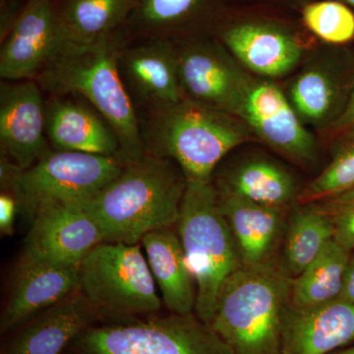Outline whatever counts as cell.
<instances>
[{
  "instance_id": "6da1fadb",
  "label": "cell",
  "mask_w": 354,
  "mask_h": 354,
  "mask_svg": "<svg viewBox=\"0 0 354 354\" xmlns=\"http://www.w3.org/2000/svg\"><path fill=\"white\" fill-rule=\"evenodd\" d=\"M129 41L124 32L85 46H62L36 81L51 95H75L113 128L124 165L146 156L138 111L121 77L118 57Z\"/></svg>"
},
{
  "instance_id": "7a4b0ae2",
  "label": "cell",
  "mask_w": 354,
  "mask_h": 354,
  "mask_svg": "<svg viewBox=\"0 0 354 354\" xmlns=\"http://www.w3.org/2000/svg\"><path fill=\"white\" fill-rule=\"evenodd\" d=\"M186 186L174 160L146 155L125 165L84 208L101 227L104 241L138 244L149 232L176 227Z\"/></svg>"
},
{
  "instance_id": "3957f363",
  "label": "cell",
  "mask_w": 354,
  "mask_h": 354,
  "mask_svg": "<svg viewBox=\"0 0 354 354\" xmlns=\"http://www.w3.org/2000/svg\"><path fill=\"white\" fill-rule=\"evenodd\" d=\"M290 283L279 262L241 268L225 281L209 327L234 354H283Z\"/></svg>"
},
{
  "instance_id": "277c9868",
  "label": "cell",
  "mask_w": 354,
  "mask_h": 354,
  "mask_svg": "<svg viewBox=\"0 0 354 354\" xmlns=\"http://www.w3.org/2000/svg\"><path fill=\"white\" fill-rule=\"evenodd\" d=\"M138 115L146 155L171 158L187 181H212L216 165L247 139L230 114L187 99Z\"/></svg>"
},
{
  "instance_id": "5b68a950",
  "label": "cell",
  "mask_w": 354,
  "mask_h": 354,
  "mask_svg": "<svg viewBox=\"0 0 354 354\" xmlns=\"http://www.w3.org/2000/svg\"><path fill=\"white\" fill-rule=\"evenodd\" d=\"M176 227L196 283L195 314L209 326L225 281L243 267L215 184L187 181Z\"/></svg>"
},
{
  "instance_id": "8992f818",
  "label": "cell",
  "mask_w": 354,
  "mask_h": 354,
  "mask_svg": "<svg viewBox=\"0 0 354 354\" xmlns=\"http://www.w3.org/2000/svg\"><path fill=\"white\" fill-rule=\"evenodd\" d=\"M64 354H234L195 313L95 324Z\"/></svg>"
},
{
  "instance_id": "52a82bcc",
  "label": "cell",
  "mask_w": 354,
  "mask_h": 354,
  "mask_svg": "<svg viewBox=\"0 0 354 354\" xmlns=\"http://www.w3.org/2000/svg\"><path fill=\"white\" fill-rule=\"evenodd\" d=\"M79 288L104 319L152 315L162 308L141 243L104 241L95 246L81 262Z\"/></svg>"
},
{
  "instance_id": "ba28073f",
  "label": "cell",
  "mask_w": 354,
  "mask_h": 354,
  "mask_svg": "<svg viewBox=\"0 0 354 354\" xmlns=\"http://www.w3.org/2000/svg\"><path fill=\"white\" fill-rule=\"evenodd\" d=\"M116 158L51 150L39 162L21 171L10 187L21 213L30 221L50 205L84 207L124 167Z\"/></svg>"
},
{
  "instance_id": "9c48e42d",
  "label": "cell",
  "mask_w": 354,
  "mask_h": 354,
  "mask_svg": "<svg viewBox=\"0 0 354 354\" xmlns=\"http://www.w3.org/2000/svg\"><path fill=\"white\" fill-rule=\"evenodd\" d=\"M64 46L55 0H28L1 39L2 80H36Z\"/></svg>"
},
{
  "instance_id": "30bf717a",
  "label": "cell",
  "mask_w": 354,
  "mask_h": 354,
  "mask_svg": "<svg viewBox=\"0 0 354 354\" xmlns=\"http://www.w3.org/2000/svg\"><path fill=\"white\" fill-rule=\"evenodd\" d=\"M121 48L118 66L137 111H153L185 99L179 79L176 44L136 39Z\"/></svg>"
},
{
  "instance_id": "8fae6325",
  "label": "cell",
  "mask_w": 354,
  "mask_h": 354,
  "mask_svg": "<svg viewBox=\"0 0 354 354\" xmlns=\"http://www.w3.org/2000/svg\"><path fill=\"white\" fill-rule=\"evenodd\" d=\"M43 92L36 80L8 81L0 87V153L23 171L53 150Z\"/></svg>"
},
{
  "instance_id": "7c38bea8",
  "label": "cell",
  "mask_w": 354,
  "mask_h": 354,
  "mask_svg": "<svg viewBox=\"0 0 354 354\" xmlns=\"http://www.w3.org/2000/svg\"><path fill=\"white\" fill-rule=\"evenodd\" d=\"M104 241L101 227L84 207L50 205L32 218L23 254L50 264L78 267Z\"/></svg>"
},
{
  "instance_id": "4fadbf2b",
  "label": "cell",
  "mask_w": 354,
  "mask_h": 354,
  "mask_svg": "<svg viewBox=\"0 0 354 354\" xmlns=\"http://www.w3.org/2000/svg\"><path fill=\"white\" fill-rule=\"evenodd\" d=\"M176 53L185 99L230 115L241 113L248 87L220 48L188 44L176 46Z\"/></svg>"
},
{
  "instance_id": "5bb4252c",
  "label": "cell",
  "mask_w": 354,
  "mask_h": 354,
  "mask_svg": "<svg viewBox=\"0 0 354 354\" xmlns=\"http://www.w3.org/2000/svg\"><path fill=\"white\" fill-rule=\"evenodd\" d=\"M79 286L80 266L50 264L23 254L0 317V332L7 334L15 330L68 297Z\"/></svg>"
},
{
  "instance_id": "9a60e30c",
  "label": "cell",
  "mask_w": 354,
  "mask_h": 354,
  "mask_svg": "<svg viewBox=\"0 0 354 354\" xmlns=\"http://www.w3.org/2000/svg\"><path fill=\"white\" fill-rule=\"evenodd\" d=\"M104 316L80 288L15 330L1 354H64L83 330Z\"/></svg>"
},
{
  "instance_id": "2e32d148",
  "label": "cell",
  "mask_w": 354,
  "mask_h": 354,
  "mask_svg": "<svg viewBox=\"0 0 354 354\" xmlns=\"http://www.w3.org/2000/svg\"><path fill=\"white\" fill-rule=\"evenodd\" d=\"M216 188L243 267L279 262L277 255L283 245L288 209L265 206Z\"/></svg>"
},
{
  "instance_id": "e0dca14e",
  "label": "cell",
  "mask_w": 354,
  "mask_h": 354,
  "mask_svg": "<svg viewBox=\"0 0 354 354\" xmlns=\"http://www.w3.org/2000/svg\"><path fill=\"white\" fill-rule=\"evenodd\" d=\"M241 114L254 131L279 152L300 162L313 160V138L274 84L260 83L247 88Z\"/></svg>"
},
{
  "instance_id": "ac0fdd59",
  "label": "cell",
  "mask_w": 354,
  "mask_h": 354,
  "mask_svg": "<svg viewBox=\"0 0 354 354\" xmlns=\"http://www.w3.org/2000/svg\"><path fill=\"white\" fill-rule=\"evenodd\" d=\"M46 131L53 150L120 160V142L113 128L81 97L50 95L46 101Z\"/></svg>"
},
{
  "instance_id": "d6986e66",
  "label": "cell",
  "mask_w": 354,
  "mask_h": 354,
  "mask_svg": "<svg viewBox=\"0 0 354 354\" xmlns=\"http://www.w3.org/2000/svg\"><path fill=\"white\" fill-rule=\"evenodd\" d=\"M354 341V304L341 299L308 308L288 304L283 354H330Z\"/></svg>"
},
{
  "instance_id": "ffe728a7",
  "label": "cell",
  "mask_w": 354,
  "mask_h": 354,
  "mask_svg": "<svg viewBox=\"0 0 354 354\" xmlns=\"http://www.w3.org/2000/svg\"><path fill=\"white\" fill-rule=\"evenodd\" d=\"M174 227L153 230L141 239L162 304L171 313H195L197 286Z\"/></svg>"
},
{
  "instance_id": "44dd1931",
  "label": "cell",
  "mask_w": 354,
  "mask_h": 354,
  "mask_svg": "<svg viewBox=\"0 0 354 354\" xmlns=\"http://www.w3.org/2000/svg\"><path fill=\"white\" fill-rule=\"evenodd\" d=\"M223 39L242 64L263 76L285 75L301 57L295 39L267 26H234L223 32Z\"/></svg>"
},
{
  "instance_id": "7402d4cb",
  "label": "cell",
  "mask_w": 354,
  "mask_h": 354,
  "mask_svg": "<svg viewBox=\"0 0 354 354\" xmlns=\"http://www.w3.org/2000/svg\"><path fill=\"white\" fill-rule=\"evenodd\" d=\"M136 0H55L64 46L100 43L124 31Z\"/></svg>"
},
{
  "instance_id": "603a6c76",
  "label": "cell",
  "mask_w": 354,
  "mask_h": 354,
  "mask_svg": "<svg viewBox=\"0 0 354 354\" xmlns=\"http://www.w3.org/2000/svg\"><path fill=\"white\" fill-rule=\"evenodd\" d=\"M216 186L274 208L288 209L298 199L292 176L283 167L266 160H248L239 165Z\"/></svg>"
},
{
  "instance_id": "cb8c5ba5",
  "label": "cell",
  "mask_w": 354,
  "mask_h": 354,
  "mask_svg": "<svg viewBox=\"0 0 354 354\" xmlns=\"http://www.w3.org/2000/svg\"><path fill=\"white\" fill-rule=\"evenodd\" d=\"M298 205L288 216L279 261L291 279L301 274L335 235L329 216L315 203Z\"/></svg>"
},
{
  "instance_id": "d4e9b609",
  "label": "cell",
  "mask_w": 354,
  "mask_h": 354,
  "mask_svg": "<svg viewBox=\"0 0 354 354\" xmlns=\"http://www.w3.org/2000/svg\"><path fill=\"white\" fill-rule=\"evenodd\" d=\"M351 252L335 239H330L304 272L291 279V306L308 308L337 299Z\"/></svg>"
},
{
  "instance_id": "484cf974",
  "label": "cell",
  "mask_w": 354,
  "mask_h": 354,
  "mask_svg": "<svg viewBox=\"0 0 354 354\" xmlns=\"http://www.w3.org/2000/svg\"><path fill=\"white\" fill-rule=\"evenodd\" d=\"M204 0H136L124 34L128 39H169L174 28L194 15Z\"/></svg>"
},
{
  "instance_id": "4316f807",
  "label": "cell",
  "mask_w": 354,
  "mask_h": 354,
  "mask_svg": "<svg viewBox=\"0 0 354 354\" xmlns=\"http://www.w3.org/2000/svg\"><path fill=\"white\" fill-rule=\"evenodd\" d=\"M307 28L327 43L342 44L354 38V13L337 1L309 4L304 10Z\"/></svg>"
},
{
  "instance_id": "83f0119b",
  "label": "cell",
  "mask_w": 354,
  "mask_h": 354,
  "mask_svg": "<svg viewBox=\"0 0 354 354\" xmlns=\"http://www.w3.org/2000/svg\"><path fill=\"white\" fill-rule=\"evenodd\" d=\"M291 100L306 120L318 121L328 115L335 99L334 83L319 70H309L298 77L291 87Z\"/></svg>"
},
{
  "instance_id": "f1b7e54d",
  "label": "cell",
  "mask_w": 354,
  "mask_h": 354,
  "mask_svg": "<svg viewBox=\"0 0 354 354\" xmlns=\"http://www.w3.org/2000/svg\"><path fill=\"white\" fill-rule=\"evenodd\" d=\"M354 187V146L344 151L298 195L297 204L323 201Z\"/></svg>"
},
{
  "instance_id": "f546056e",
  "label": "cell",
  "mask_w": 354,
  "mask_h": 354,
  "mask_svg": "<svg viewBox=\"0 0 354 354\" xmlns=\"http://www.w3.org/2000/svg\"><path fill=\"white\" fill-rule=\"evenodd\" d=\"M334 225V239L349 250L354 249V187L316 202Z\"/></svg>"
},
{
  "instance_id": "4dcf8cb0",
  "label": "cell",
  "mask_w": 354,
  "mask_h": 354,
  "mask_svg": "<svg viewBox=\"0 0 354 354\" xmlns=\"http://www.w3.org/2000/svg\"><path fill=\"white\" fill-rule=\"evenodd\" d=\"M17 197L10 190H1L0 193V232L2 236L12 235L14 221L19 213Z\"/></svg>"
},
{
  "instance_id": "1f68e13d",
  "label": "cell",
  "mask_w": 354,
  "mask_h": 354,
  "mask_svg": "<svg viewBox=\"0 0 354 354\" xmlns=\"http://www.w3.org/2000/svg\"><path fill=\"white\" fill-rule=\"evenodd\" d=\"M337 299L354 304V249L351 250V256H349L346 274H344V285H342V292Z\"/></svg>"
},
{
  "instance_id": "d6a6232c",
  "label": "cell",
  "mask_w": 354,
  "mask_h": 354,
  "mask_svg": "<svg viewBox=\"0 0 354 354\" xmlns=\"http://www.w3.org/2000/svg\"><path fill=\"white\" fill-rule=\"evenodd\" d=\"M339 127L344 128V130L351 133L349 135L351 137H354V93L349 100L346 111L339 120Z\"/></svg>"
},
{
  "instance_id": "836d02e7",
  "label": "cell",
  "mask_w": 354,
  "mask_h": 354,
  "mask_svg": "<svg viewBox=\"0 0 354 354\" xmlns=\"http://www.w3.org/2000/svg\"><path fill=\"white\" fill-rule=\"evenodd\" d=\"M330 354H354V344L353 346H349V348L334 351V353Z\"/></svg>"
},
{
  "instance_id": "e575fe53",
  "label": "cell",
  "mask_w": 354,
  "mask_h": 354,
  "mask_svg": "<svg viewBox=\"0 0 354 354\" xmlns=\"http://www.w3.org/2000/svg\"><path fill=\"white\" fill-rule=\"evenodd\" d=\"M344 1H346V3L349 4V6L354 7V0H344Z\"/></svg>"
}]
</instances>
